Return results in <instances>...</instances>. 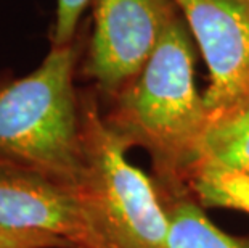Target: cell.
Wrapping results in <instances>:
<instances>
[{
  "label": "cell",
  "instance_id": "cell-1",
  "mask_svg": "<svg viewBox=\"0 0 249 248\" xmlns=\"http://www.w3.org/2000/svg\"><path fill=\"white\" fill-rule=\"evenodd\" d=\"M211 110L193 79L192 33L177 15L145 68L103 112L108 128L127 145L151 158L160 191L188 189L201 135Z\"/></svg>",
  "mask_w": 249,
  "mask_h": 248
},
{
  "label": "cell",
  "instance_id": "cell-2",
  "mask_svg": "<svg viewBox=\"0 0 249 248\" xmlns=\"http://www.w3.org/2000/svg\"><path fill=\"white\" fill-rule=\"evenodd\" d=\"M81 33L50 45L24 76L0 70V161L76 187L82 172L81 100L74 79L86 50Z\"/></svg>",
  "mask_w": 249,
  "mask_h": 248
},
{
  "label": "cell",
  "instance_id": "cell-3",
  "mask_svg": "<svg viewBox=\"0 0 249 248\" xmlns=\"http://www.w3.org/2000/svg\"><path fill=\"white\" fill-rule=\"evenodd\" d=\"M82 172L76 186L102 248H167L169 218L155 179L127 160L95 89L79 91Z\"/></svg>",
  "mask_w": 249,
  "mask_h": 248
},
{
  "label": "cell",
  "instance_id": "cell-4",
  "mask_svg": "<svg viewBox=\"0 0 249 248\" xmlns=\"http://www.w3.org/2000/svg\"><path fill=\"white\" fill-rule=\"evenodd\" d=\"M92 34L79 73L111 102L145 68L172 19V0H93Z\"/></svg>",
  "mask_w": 249,
  "mask_h": 248
},
{
  "label": "cell",
  "instance_id": "cell-5",
  "mask_svg": "<svg viewBox=\"0 0 249 248\" xmlns=\"http://www.w3.org/2000/svg\"><path fill=\"white\" fill-rule=\"evenodd\" d=\"M209 70L204 102L222 108L249 95V3L243 0H172Z\"/></svg>",
  "mask_w": 249,
  "mask_h": 248
},
{
  "label": "cell",
  "instance_id": "cell-6",
  "mask_svg": "<svg viewBox=\"0 0 249 248\" xmlns=\"http://www.w3.org/2000/svg\"><path fill=\"white\" fill-rule=\"evenodd\" d=\"M0 229L61 237L71 248H102L76 187L2 161Z\"/></svg>",
  "mask_w": 249,
  "mask_h": 248
},
{
  "label": "cell",
  "instance_id": "cell-7",
  "mask_svg": "<svg viewBox=\"0 0 249 248\" xmlns=\"http://www.w3.org/2000/svg\"><path fill=\"white\" fill-rule=\"evenodd\" d=\"M199 163L249 174V95L211 110L196 153Z\"/></svg>",
  "mask_w": 249,
  "mask_h": 248
},
{
  "label": "cell",
  "instance_id": "cell-8",
  "mask_svg": "<svg viewBox=\"0 0 249 248\" xmlns=\"http://www.w3.org/2000/svg\"><path fill=\"white\" fill-rule=\"evenodd\" d=\"M160 193L169 218L167 248H249V239L217 228L190 189Z\"/></svg>",
  "mask_w": 249,
  "mask_h": 248
},
{
  "label": "cell",
  "instance_id": "cell-9",
  "mask_svg": "<svg viewBox=\"0 0 249 248\" xmlns=\"http://www.w3.org/2000/svg\"><path fill=\"white\" fill-rule=\"evenodd\" d=\"M188 189L204 208H229L249 214V174L211 165H195Z\"/></svg>",
  "mask_w": 249,
  "mask_h": 248
},
{
  "label": "cell",
  "instance_id": "cell-10",
  "mask_svg": "<svg viewBox=\"0 0 249 248\" xmlns=\"http://www.w3.org/2000/svg\"><path fill=\"white\" fill-rule=\"evenodd\" d=\"M93 0H56L50 45H66L81 33V21Z\"/></svg>",
  "mask_w": 249,
  "mask_h": 248
},
{
  "label": "cell",
  "instance_id": "cell-11",
  "mask_svg": "<svg viewBox=\"0 0 249 248\" xmlns=\"http://www.w3.org/2000/svg\"><path fill=\"white\" fill-rule=\"evenodd\" d=\"M0 248H71V245L61 237L50 234L0 229Z\"/></svg>",
  "mask_w": 249,
  "mask_h": 248
},
{
  "label": "cell",
  "instance_id": "cell-12",
  "mask_svg": "<svg viewBox=\"0 0 249 248\" xmlns=\"http://www.w3.org/2000/svg\"><path fill=\"white\" fill-rule=\"evenodd\" d=\"M243 2H246V3H249V0H243Z\"/></svg>",
  "mask_w": 249,
  "mask_h": 248
}]
</instances>
